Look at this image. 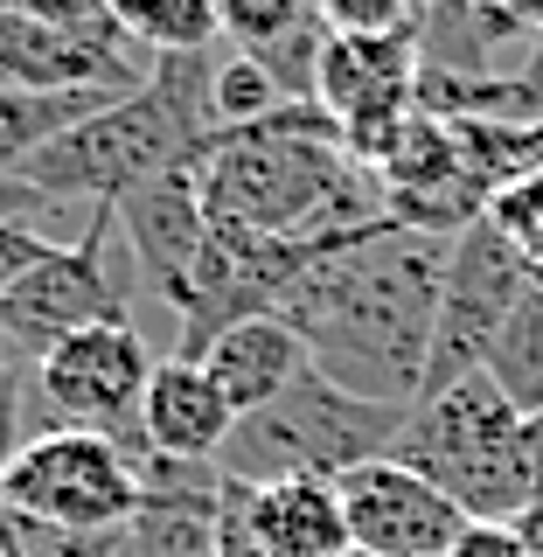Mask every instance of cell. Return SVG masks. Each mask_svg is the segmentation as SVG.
Returning a JSON list of instances; mask_svg holds the SVG:
<instances>
[{"label": "cell", "instance_id": "obj_17", "mask_svg": "<svg viewBox=\"0 0 543 557\" xmlns=\"http://www.w3.org/2000/svg\"><path fill=\"white\" fill-rule=\"evenodd\" d=\"M119 28L147 57H209L217 42V0H119Z\"/></svg>", "mask_w": 543, "mask_h": 557}, {"label": "cell", "instance_id": "obj_16", "mask_svg": "<svg viewBox=\"0 0 543 557\" xmlns=\"http://www.w3.org/2000/svg\"><path fill=\"white\" fill-rule=\"evenodd\" d=\"M481 370H488V383H495L522 418L543 411V286H530L516 300V313L502 321V335L488 342Z\"/></svg>", "mask_w": 543, "mask_h": 557}, {"label": "cell", "instance_id": "obj_13", "mask_svg": "<svg viewBox=\"0 0 543 557\" xmlns=\"http://www.w3.org/2000/svg\"><path fill=\"white\" fill-rule=\"evenodd\" d=\"M202 370L217 376V391L231 397L237 418H251L307 376V342L293 335L279 313H251V321L223 327V335L202 348Z\"/></svg>", "mask_w": 543, "mask_h": 557}, {"label": "cell", "instance_id": "obj_12", "mask_svg": "<svg viewBox=\"0 0 543 557\" xmlns=\"http://www.w3.org/2000/svg\"><path fill=\"white\" fill-rule=\"evenodd\" d=\"M231 432H237V411L202 362H188V356L153 362L147 405H139V440H147V453L182 460V467H217Z\"/></svg>", "mask_w": 543, "mask_h": 557}, {"label": "cell", "instance_id": "obj_11", "mask_svg": "<svg viewBox=\"0 0 543 557\" xmlns=\"http://www.w3.org/2000/svg\"><path fill=\"white\" fill-rule=\"evenodd\" d=\"M119 216V237L133 251V272L147 278V293H161L168 313H182L188 300V278H196V258L209 244V209H202V182H196V161L153 174L139 182L133 196L112 202Z\"/></svg>", "mask_w": 543, "mask_h": 557}, {"label": "cell", "instance_id": "obj_27", "mask_svg": "<svg viewBox=\"0 0 543 557\" xmlns=\"http://www.w3.org/2000/svg\"><path fill=\"white\" fill-rule=\"evenodd\" d=\"M14 370H28V356H22V348H14L8 321H0V376H14Z\"/></svg>", "mask_w": 543, "mask_h": 557}, {"label": "cell", "instance_id": "obj_14", "mask_svg": "<svg viewBox=\"0 0 543 557\" xmlns=\"http://www.w3.org/2000/svg\"><path fill=\"white\" fill-rule=\"evenodd\" d=\"M244 522H251L266 557H335V550H348L342 487L321 481V474H286V481H266V487H244Z\"/></svg>", "mask_w": 543, "mask_h": 557}, {"label": "cell", "instance_id": "obj_24", "mask_svg": "<svg viewBox=\"0 0 543 557\" xmlns=\"http://www.w3.org/2000/svg\"><path fill=\"white\" fill-rule=\"evenodd\" d=\"M49 251H63L49 231H35V223H0V293H8L14 278H28Z\"/></svg>", "mask_w": 543, "mask_h": 557}, {"label": "cell", "instance_id": "obj_28", "mask_svg": "<svg viewBox=\"0 0 543 557\" xmlns=\"http://www.w3.org/2000/svg\"><path fill=\"white\" fill-rule=\"evenodd\" d=\"M335 557H362V550H335Z\"/></svg>", "mask_w": 543, "mask_h": 557}, {"label": "cell", "instance_id": "obj_10", "mask_svg": "<svg viewBox=\"0 0 543 557\" xmlns=\"http://www.w3.org/2000/svg\"><path fill=\"white\" fill-rule=\"evenodd\" d=\"M348 516V550L362 557H446V544L467 530V516L432 487L425 474L383 460H362L335 481Z\"/></svg>", "mask_w": 543, "mask_h": 557}, {"label": "cell", "instance_id": "obj_8", "mask_svg": "<svg viewBox=\"0 0 543 557\" xmlns=\"http://www.w3.org/2000/svg\"><path fill=\"white\" fill-rule=\"evenodd\" d=\"M112 251H119V216L104 209L77 244L49 251L28 278L0 293V321L28 362L98 321H126V278H112Z\"/></svg>", "mask_w": 543, "mask_h": 557}, {"label": "cell", "instance_id": "obj_4", "mask_svg": "<svg viewBox=\"0 0 543 557\" xmlns=\"http://www.w3.org/2000/svg\"><path fill=\"white\" fill-rule=\"evenodd\" d=\"M397 425H405V411L370 405V397H356V391H342V383L307 370L286 397H272L266 411L237 418V432L217 453V474L244 481V487H266V481H286V474L342 481L348 467L383 460Z\"/></svg>", "mask_w": 543, "mask_h": 557}, {"label": "cell", "instance_id": "obj_6", "mask_svg": "<svg viewBox=\"0 0 543 557\" xmlns=\"http://www.w3.org/2000/svg\"><path fill=\"white\" fill-rule=\"evenodd\" d=\"M133 453L98 440V432H28L14 446V460L0 467V502L35 522H57V530H84V536L126 530L139 502H147Z\"/></svg>", "mask_w": 543, "mask_h": 557}, {"label": "cell", "instance_id": "obj_20", "mask_svg": "<svg viewBox=\"0 0 543 557\" xmlns=\"http://www.w3.org/2000/svg\"><path fill=\"white\" fill-rule=\"evenodd\" d=\"M481 223H495V237L530 265V278H543V168L536 174H516L488 196Z\"/></svg>", "mask_w": 543, "mask_h": 557}, {"label": "cell", "instance_id": "obj_21", "mask_svg": "<svg viewBox=\"0 0 543 557\" xmlns=\"http://www.w3.org/2000/svg\"><path fill=\"white\" fill-rule=\"evenodd\" d=\"M126 530H104V536H84V530H57V522H35L22 509L0 502V557H112Z\"/></svg>", "mask_w": 543, "mask_h": 557}, {"label": "cell", "instance_id": "obj_7", "mask_svg": "<svg viewBox=\"0 0 543 557\" xmlns=\"http://www.w3.org/2000/svg\"><path fill=\"white\" fill-rule=\"evenodd\" d=\"M543 278L495 237V223H467L446 244V278H440V313H432V356H425V391L474 376L488 362V342L502 335V321L516 313V300Z\"/></svg>", "mask_w": 543, "mask_h": 557}, {"label": "cell", "instance_id": "obj_3", "mask_svg": "<svg viewBox=\"0 0 543 557\" xmlns=\"http://www.w3.org/2000/svg\"><path fill=\"white\" fill-rule=\"evenodd\" d=\"M391 460L425 474L467 522H522L536 509L522 467V411L488 383V370L418 397L391 440Z\"/></svg>", "mask_w": 543, "mask_h": 557}, {"label": "cell", "instance_id": "obj_26", "mask_svg": "<svg viewBox=\"0 0 543 557\" xmlns=\"http://www.w3.org/2000/svg\"><path fill=\"white\" fill-rule=\"evenodd\" d=\"M495 14H502L516 35H530V42L543 35V0H495Z\"/></svg>", "mask_w": 543, "mask_h": 557}, {"label": "cell", "instance_id": "obj_23", "mask_svg": "<svg viewBox=\"0 0 543 557\" xmlns=\"http://www.w3.org/2000/svg\"><path fill=\"white\" fill-rule=\"evenodd\" d=\"M8 8L63 35H126L119 28V0H8Z\"/></svg>", "mask_w": 543, "mask_h": 557}, {"label": "cell", "instance_id": "obj_19", "mask_svg": "<svg viewBox=\"0 0 543 557\" xmlns=\"http://www.w3.org/2000/svg\"><path fill=\"white\" fill-rule=\"evenodd\" d=\"M307 22H321L313 0H217V28L237 57H266V49L300 35Z\"/></svg>", "mask_w": 543, "mask_h": 557}, {"label": "cell", "instance_id": "obj_5", "mask_svg": "<svg viewBox=\"0 0 543 557\" xmlns=\"http://www.w3.org/2000/svg\"><path fill=\"white\" fill-rule=\"evenodd\" d=\"M153 356L133 321H98L84 335L57 342L35 356L28 376V411L42 418L35 432H98L112 446H147L139 440V405H147Z\"/></svg>", "mask_w": 543, "mask_h": 557}, {"label": "cell", "instance_id": "obj_22", "mask_svg": "<svg viewBox=\"0 0 543 557\" xmlns=\"http://www.w3.org/2000/svg\"><path fill=\"white\" fill-rule=\"evenodd\" d=\"M328 35H411L418 0H313Z\"/></svg>", "mask_w": 543, "mask_h": 557}, {"label": "cell", "instance_id": "obj_15", "mask_svg": "<svg viewBox=\"0 0 543 557\" xmlns=\"http://www.w3.org/2000/svg\"><path fill=\"white\" fill-rule=\"evenodd\" d=\"M112 98H126V91H14V84H0V174H14L28 153H42L70 126H84Z\"/></svg>", "mask_w": 543, "mask_h": 557}, {"label": "cell", "instance_id": "obj_1", "mask_svg": "<svg viewBox=\"0 0 543 557\" xmlns=\"http://www.w3.org/2000/svg\"><path fill=\"white\" fill-rule=\"evenodd\" d=\"M446 244L453 237H425L405 223L321 244L279 300V321L307 342V370L370 405L411 411L425 397Z\"/></svg>", "mask_w": 543, "mask_h": 557}, {"label": "cell", "instance_id": "obj_18", "mask_svg": "<svg viewBox=\"0 0 543 557\" xmlns=\"http://www.w3.org/2000/svg\"><path fill=\"white\" fill-rule=\"evenodd\" d=\"M279 84L266 77V63L258 57H223L217 70H209V133H237V126H258V119L279 112Z\"/></svg>", "mask_w": 543, "mask_h": 557}, {"label": "cell", "instance_id": "obj_9", "mask_svg": "<svg viewBox=\"0 0 543 557\" xmlns=\"http://www.w3.org/2000/svg\"><path fill=\"white\" fill-rule=\"evenodd\" d=\"M313 104L335 119L342 147L370 168L418 112V35H328Z\"/></svg>", "mask_w": 543, "mask_h": 557}, {"label": "cell", "instance_id": "obj_2", "mask_svg": "<svg viewBox=\"0 0 543 557\" xmlns=\"http://www.w3.org/2000/svg\"><path fill=\"white\" fill-rule=\"evenodd\" d=\"M196 182H202L209 231L335 244L391 223L377 168H362L342 147L335 119L321 104H279L258 126L217 133L196 153Z\"/></svg>", "mask_w": 543, "mask_h": 557}, {"label": "cell", "instance_id": "obj_25", "mask_svg": "<svg viewBox=\"0 0 543 557\" xmlns=\"http://www.w3.org/2000/svg\"><path fill=\"white\" fill-rule=\"evenodd\" d=\"M522 467H530V495L543 502V411L522 418Z\"/></svg>", "mask_w": 543, "mask_h": 557}]
</instances>
